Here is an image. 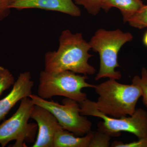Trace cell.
<instances>
[{
	"instance_id": "1",
	"label": "cell",
	"mask_w": 147,
	"mask_h": 147,
	"mask_svg": "<svg viewBox=\"0 0 147 147\" xmlns=\"http://www.w3.org/2000/svg\"><path fill=\"white\" fill-rule=\"evenodd\" d=\"M59 42L57 50L45 54V71L51 73L70 71L86 75L96 73V69L88 63L93 56L89 53L91 47L82 33L74 34L69 30H64Z\"/></svg>"
},
{
	"instance_id": "2",
	"label": "cell",
	"mask_w": 147,
	"mask_h": 147,
	"mask_svg": "<svg viewBox=\"0 0 147 147\" xmlns=\"http://www.w3.org/2000/svg\"><path fill=\"white\" fill-rule=\"evenodd\" d=\"M96 92L98 95L95 105L100 113L119 118L131 116L136 110L137 101L142 97V89L139 85L121 84L115 79L95 85Z\"/></svg>"
},
{
	"instance_id": "3",
	"label": "cell",
	"mask_w": 147,
	"mask_h": 147,
	"mask_svg": "<svg viewBox=\"0 0 147 147\" xmlns=\"http://www.w3.org/2000/svg\"><path fill=\"white\" fill-rule=\"evenodd\" d=\"M132 34L121 30H107L100 29L96 32L89 42L91 49L100 56V68L95 80L103 78L118 80L122 77L121 72L116 71L120 67L118 62V56L121 48L126 42L133 39Z\"/></svg>"
},
{
	"instance_id": "4",
	"label": "cell",
	"mask_w": 147,
	"mask_h": 147,
	"mask_svg": "<svg viewBox=\"0 0 147 147\" xmlns=\"http://www.w3.org/2000/svg\"><path fill=\"white\" fill-rule=\"evenodd\" d=\"M88 79L87 75H78L70 71L51 73L42 70L39 74L38 95L45 99L63 96L80 103L87 99L82 89L95 87L86 82Z\"/></svg>"
},
{
	"instance_id": "5",
	"label": "cell",
	"mask_w": 147,
	"mask_h": 147,
	"mask_svg": "<svg viewBox=\"0 0 147 147\" xmlns=\"http://www.w3.org/2000/svg\"><path fill=\"white\" fill-rule=\"evenodd\" d=\"M79 104L82 115L102 119V121L97 124V130L111 137H119L123 131L133 134L138 139L147 137V111L143 108L136 109L131 116L115 118L100 113L96 109L94 102L89 99Z\"/></svg>"
},
{
	"instance_id": "6",
	"label": "cell",
	"mask_w": 147,
	"mask_h": 147,
	"mask_svg": "<svg viewBox=\"0 0 147 147\" xmlns=\"http://www.w3.org/2000/svg\"><path fill=\"white\" fill-rule=\"evenodd\" d=\"M35 104L29 97L21 100L20 106L11 117L0 124V144L5 147L15 141L13 147H27L26 143H34L37 134L38 125L29 123Z\"/></svg>"
},
{
	"instance_id": "7",
	"label": "cell",
	"mask_w": 147,
	"mask_h": 147,
	"mask_svg": "<svg viewBox=\"0 0 147 147\" xmlns=\"http://www.w3.org/2000/svg\"><path fill=\"white\" fill-rule=\"evenodd\" d=\"M29 98L35 105L50 111L64 129L76 136L82 137L91 131L92 123L86 116L81 115L80 104L75 100L65 98L63 104H60L43 99L36 95L32 94Z\"/></svg>"
},
{
	"instance_id": "8",
	"label": "cell",
	"mask_w": 147,
	"mask_h": 147,
	"mask_svg": "<svg viewBox=\"0 0 147 147\" xmlns=\"http://www.w3.org/2000/svg\"><path fill=\"white\" fill-rule=\"evenodd\" d=\"M31 119L36 122L37 134L33 147H54V137L57 131L63 128L55 116L50 111L35 105Z\"/></svg>"
},
{
	"instance_id": "9",
	"label": "cell",
	"mask_w": 147,
	"mask_h": 147,
	"mask_svg": "<svg viewBox=\"0 0 147 147\" xmlns=\"http://www.w3.org/2000/svg\"><path fill=\"white\" fill-rule=\"evenodd\" d=\"M11 9L18 10L39 9L58 11L74 17L81 15V10L72 0H13Z\"/></svg>"
},
{
	"instance_id": "10",
	"label": "cell",
	"mask_w": 147,
	"mask_h": 147,
	"mask_svg": "<svg viewBox=\"0 0 147 147\" xmlns=\"http://www.w3.org/2000/svg\"><path fill=\"white\" fill-rule=\"evenodd\" d=\"M34 85V82L32 80L30 71L19 74L10 92L0 100V121L5 118L11 109L18 101L24 98L29 97L32 94Z\"/></svg>"
},
{
	"instance_id": "11",
	"label": "cell",
	"mask_w": 147,
	"mask_h": 147,
	"mask_svg": "<svg viewBox=\"0 0 147 147\" xmlns=\"http://www.w3.org/2000/svg\"><path fill=\"white\" fill-rule=\"evenodd\" d=\"M94 131L82 137H78L72 132L62 129L57 131L54 137V147H89L93 137Z\"/></svg>"
},
{
	"instance_id": "12",
	"label": "cell",
	"mask_w": 147,
	"mask_h": 147,
	"mask_svg": "<svg viewBox=\"0 0 147 147\" xmlns=\"http://www.w3.org/2000/svg\"><path fill=\"white\" fill-rule=\"evenodd\" d=\"M144 5L141 0H104L102 8L105 11L112 7L119 9L124 20L139 11Z\"/></svg>"
},
{
	"instance_id": "13",
	"label": "cell",
	"mask_w": 147,
	"mask_h": 147,
	"mask_svg": "<svg viewBox=\"0 0 147 147\" xmlns=\"http://www.w3.org/2000/svg\"><path fill=\"white\" fill-rule=\"evenodd\" d=\"M123 21L136 28L142 29L147 28V5H144L139 11L127 17Z\"/></svg>"
},
{
	"instance_id": "14",
	"label": "cell",
	"mask_w": 147,
	"mask_h": 147,
	"mask_svg": "<svg viewBox=\"0 0 147 147\" xmlns=\"http://www.w3.org/2000/svg\"><path fill=\"white\" fill-rule=\"evenodd\" d=\"M15 79L9 69L0 66V96L3 92L13 86Z\"/></svg>"
},
{
	"instance_id": "15",
	"label": "cell",
	"mask_w": 147,
	"mask_h": 147,
	"mask_svg": "<svg viewBox=\"0 0 147 147\" xmlns=\"http://www.w3.org/2000/svg\"><path fill=\"white\" fill-rule=\"evenodd\" d=\"M104 0H74L76 5H82L91 14L96 15L102 8Z\"/></svg>"
},
{
	"instance_id": "16",
	"label": "cell",
	"mask_w": 147,
	"mask_h": 147,
	"mask_svg": "<svg viewBox=\"0 0 147 147\" xmlns=\"http://www.w3.org/2000/svg\"><path fill=\"white\" fill-rule=\"evenodd\" d=\"M132 83L139 85L142 91V100L144 105L147 108V69L143 67L141 76H135L131 80Z\"/></svg>"
},
{
	"instance_id": "17",
	"label": "cell",
	"mask_w": 147,
	"mask_h": 147,
	"mask_svg": "<svg viewBox=\"0 0 147 147\" xmlns=\"http://www.w3.org/2000/svg\"><path fill=\"white\" fill-rule=\"evenodd\" d=\"M111 138L110 136L99 130L94 131L89 147H110Z\"/></svg>"
},
{
	"instance_id": "18",
	"label": "cell",
	"mask_w": 147,
	"mask_h": 147,
	"mask_svg": "<svg viewBox=\"0 0 147 147\" xmlns=\"http://www.w3.org/2000/svg\"><path fill=\"white\" fill-rule=\"evenodd\" d=\"M111 147H147V137L139 139L137 141L124 143L123 142L115 141L112 143Z\"/></svg>"
},
{
	"instance_id": "19",
	"label": "cell",
	"mask_w": 147,
	"mask_h": 147,
	"mask_svg": "<svg viewBox=\"0 0 147 147\" xmlns=\"http://www.w3.org/2000/svg\"><path fill=\"white\" fill-rule=\"evenodd\" d=\"M13 0H0V21H3L10 14V5Z\"/></svg>"
},
{
	"instance_id": "20",
	"label": "cell",
	"mask_w": 147,
	"mask_h": 147,
	"mask_svg": "<svg viewBox=\"0 0 147 147\" xmlns=\"http://www.w3.org/2000/svg\"><path fill=\"white\" fill-rule=\"evenodd\" d=\"M143 42L144 44L147 47V32L145 33L143 38Z\"/></svg>"
}]
</instances>
